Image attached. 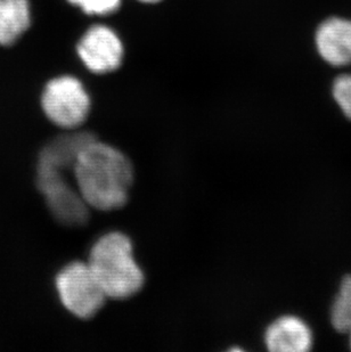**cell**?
<instances>
[{
	"label": "cell",
	"instance_id": "cell-1",
	"mask_svg": "<svg viewBox=\"0 0 351 352\" xmlns=\"http://www.w3.org/2000/svg\"><path fill=\"white\" fill-rule=\"evenodd\" d=\"M73 176L90 209L111 212L123 209L129 199L134 166L123 151L95 138L80 152Z\"/></svg>",
	"mask_w": 351,
	"mask_h": 352
},
{
	"label": "cell",
	"instance_id": "cell-2",
	"mask_svg": "<svg viewBox=\"0 0 351 352\" xmlns=\"http://www.w3.org/2000/svg\"><path fill=\"white\" fill-rule=\"evenodd\" d=\"M87 263L107 299H130L145 284V275L134 256L133 242L121 232L100 236L94 243Z\"/></svg>",
	"mask_w": 351,
	"mask_h": 352
},
{
	"label": "cell",
	"instance_id": "cell-3",
	"mask_svg": "<svg viewBox=\"0 0 351 352\" xmlns=\"http://www.w3.org/2000/svg\"><path fill=\"white\" fill-rule=\"evenodd\" d=\"M46 117L62 129L76 130L89 117L92 100L78 78L61 76L47 83L41 96Z\"/></svg>",
	"mask_w": 351,
	"mask_h": 352
},
{
	"label": "cell",
	"instance_id": "cell-4",
	"mask_svg": "<svg viewBox=\"0 0 351 352\" xmlns=\"http://www.w3.org/2000/svg\"><path fill=\"white\" fill-rule=\"evenodd\" d=\"M55 283L62 305L80 319L95 317L107 300L88 263H69L58 273Z\"/></svg>",
	"mask_w": 351,
	"mask_h": 352
},
{
	"label": "cell",
	"instance_id": "cell-5",
	"mask_svg": "<svg viewBox=\"0 0 351 352\" xmlns=\"http://www.w3.org/2000/svg\"><path fill=\"white\" fill-rule=\"evenodd\" d=\"M67 173L65 170L38 163L36 187L58 223L70 227L83 226L89 219L90 208L76 186L67 179Z\"/></svg>",
	"mask_w": 351,
	"mask_h": 352
},
{
	"label": "cell",
	"instance_id": "cell-6",
	"mask_svg": "<svg viewBox=\"0 0 351 352\" xmlns=\"http://www.w3.org/2000/svg\"><path fill=\"white\" fill-rule=\"evenodd\" d=\"M76 53L92 74L104 76L116 72L121 67L125 58V46L114 29L105 24H96L80 38Z\"/></svg>",
	"mask_w": 351,
	"mask_h": 352
},
{
	"label": "cell",
	"instance_id": "cell-7",
	"mask_svg": "<svg viewBox=\"0 0 351 352\" xmlns=\"http://www.w3.org/2000/svg\"><path fill=\"white\" fill-rule=\"evenodd\" d=\"M316 48L321 58L333 67L351 65V20L330 17L318 25Z\"/></svg>",
	"mask_w": 351,
	"mask_h": 352
},
{
	"label": "cell",
	"instance_id": "cell-8",
	"mask_svg": "<svg viewBox=\"0 0 351 352\" xmlns=\"http://www.w3.org/2000/svg\"><path fill=\"white\" fill-rule=\"evenodd\" d=\"M265 343L272 352H307L314 346V334L298 316H281L266 329Z\"/></svg>",
	"mask_w": 351,
	"mask_h": 352
},
{
	"label": "cell",
	"instance_id": "cell-9",
	"mask_svg": "<svg viewBox=\"0 0 351 352\" xmlns=\"http://www.w3.org/2000/svg\"><path fill=\"white\" fill-rule=\"evenodd\" d=\"M96 137L87 131H74L57 136L40 151L38 163L72 171L80 152Z\"/></svg>",
	"mask_w": 351,
	"mask_h": 352
},
{
	"label": "cell",
	"instance_id": "cell-10",
	"mask_svg": "<svg viewBox=\"0 0 351 352\" xmlns=\"http://www.w3.org/2000/svg\"><path fill=\"white\" fill-rule=\"evenodd\" d=\"M29 0H0V45L12 46L30 28Z\"/></svg>",
	"mask_w": 351,
	"mask_h": 352
},
{
	"label": "cell",
	"instance_id": "cell-11",
	"mask_svg": "<svg viewBox=\"0 0 351 352\" xmlns=\"http://www.w3.org/2000/svg\"><path fill=\"white\" fill-rule=\"evenodd\" d=\"M331 324L338 332L351 331V275L342 278L331 306Z\"/></svg>",
	"mask_w": 351,
	"mask_h": 352
},
{
	"label": "cell",
	"instance_id": "cell-12",
	"mask_svg": "<svg viewBox=\"0 0 351 352\" xmlns=\"http://www.w3.org/2000/svg\"><path fill=\"white\" fill-rule=\"evenodd\" d=\"M90 16H107L120 10L123 0H67Z\"/></svg>",
	"mask_w": 351,
	"mask_h": 352
},
{
	"label": "cell",
	"instance_id": "cell-13",
	"mask_svg": "<svg viewBox=\"0 0 351 352\" xmlns=\"http://www.w3.org/2000/svg\"><path fill=\"white\" fill-rule=\"evenodd\" d=\"M332 94L342 113L351 121V74H341L335 78Z\"/></svg>",
	"mask_w": 351,
	"mask_h": 352
},
{
	"label": "cell",
	"instance_id": "cell-14",
	"mask_svg": "<svg viewBox=\"0 0 351 352\" xmlns=\"http://www.w3.org/2000/svg\"><path fill=\"white\" fill-rule=\"evenodd\" d=\"M140 3H147V5H154V3H158L161 1V0H138Z\"/></svg>",
	"mask_w": 351,
	"mask_h": 352
},
{
	"label": "cell",
	"instance_id": "cell-15",
	"mask_svg": "<svg viewBox=\"0 0 351 352\" xmlns=\"http://www.w3.org/2000/svg\"><path fill=\"white\" fill-rule=\"evenodd\" d=\"M350 346H351V331H350Z\"/></svg>",
	"mask_w": 351,
	"mask_h": 352
}]
</instances>
